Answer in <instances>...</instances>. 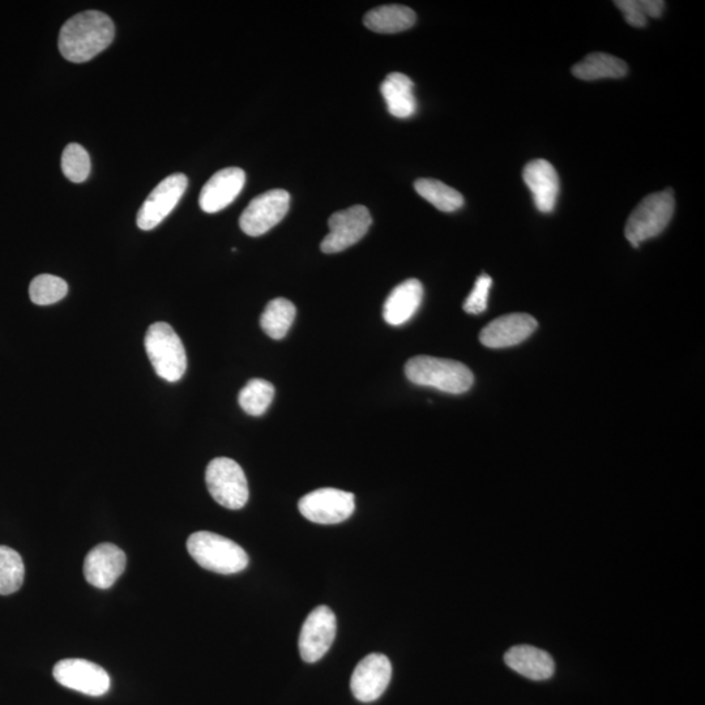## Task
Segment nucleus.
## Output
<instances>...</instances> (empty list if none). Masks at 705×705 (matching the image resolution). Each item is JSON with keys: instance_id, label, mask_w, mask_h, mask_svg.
I'll list each match as a JSON object with an SVG mask.
<instances>
[{"instance_id": "f8f14e48", "label": "nucleus", "mask_w": 705, "mask_h": 705, "mask_svg": "<svg viewBox=\"0 0 705 705\" xmlns=\"http://www.w3.org/2000/svg\"><path fill=\"white\" fill-rule=\"evenodd\" d=\"M55 681L67 689L89 696H102L110 689V677L104 668L81 658H67L54 666Z\"/></svg>"}, {"instance_id": "0eeeda50", "label": "nucleus", "mask_w": 705, "mask_h": 705, "mask_svg": "<svg viewBox=\"0 0 705 705\" xmlns=\"http://www.w3.org/2000/svg\"><path fill=\"white\" fill-rule=\"evenodd\" d=\"M298 508L311 523L331 525L348 520L356 510V502L352 493L326 487L302 497Z\"/></svg>"}, {"instance_id": "2eb2a0df", "label": "nucleus", "mask_w": 705, "mask_h": 705, "mask_svg": "<svg viewBox=\"0 0 705 705\" xmlns=\"http://www.w3.org/2000/svg\"><path fill=\"white\" fill-rule=\"evenodd\" d=\"M537 326V320L531 315L520 313L504 315L482 329L480 341L486 348H510L531 337Z\"/></svg>"}, {"instance_id": "9b49d317", "label": "nucleus", "mask_w": 705, "mask_h": 705, "mask_svg": "<svg viewBox=\"0 0 705 705\" xmlns=\"http://www.w3.org/2000/svg\"><path fill=\"white\" fill-rule=\"evenodd\" d=\"M336 615L328 606H318L311 611L299 634V653L303 661L313 664L322 660L335 642Z\"/></svg>"}, {"instance_id": "f257e3e1", "label": "nucleus", "mask_w": 705, "mask_h": 705, "mask_svg": "<svg viewBox=\"0 0 705 705\" xmlns=\"http://www.w3.org/2000/svg\"><path fill=\"white\" fill-rule=\"evenodd\" d=\"M114 37V23L108 15L87 11L64 23L58 45L68 62L84 63L108 49Z\"/></svg>"}, {"instance_id": "6ab92c4d", "label": "nucleus", "mask_w": 705, "mask_h": 705, "mask_svg": "<svg viewBox=\"0 0 705 705\" xmlns=\"http://www.w3.org/2000/svg\"><path fill=\"white\" fill-rule=\"evenodd\" d=\"M508 668L532 679V681H545L554 674L555 664L548 652L542 651L531 645H516L504 656Z\"/></svg>"}, {"instance_id": "cd10ccee", "label": "nucleus", "mask_w": 705, "mask_h": 705, "mask_svg": "<svg viewBox=\"0 0 705 705\" xmlns=\"http://www.w3.org/2000/svg\"><path fill=\"white\" fill-rule=\"evenodd\" d=\"M614 4L622 11L627 23L635 28H644L649 17L658 19L665 10L662 0H618Z\"/></svg>"}, {"instance_id": "1a4fd4ad", "label": "nucleus", "mask_w": 705, "mask_h": 705, "mask_svg": "<svg viewBox=\"0 0 705 705\" xmlns=\"http://www.w3.org/2000/svg\"><path fill=\"white\" fill-rule=\"evenodd\" d=\"M290 207V195L285 190H271L256 196L243 211L239 226L250 237H260L284 219Z\"/></svg>"}, {"instance_id": "5701e85b", "label": "nucleus", "mask_w": 705, "mask_h": 705, "mask_svg": "<svg viewBox=\"0 0 705 705\" xmlns=\"http://www.w3.org/2000/svg\"><path fill=\"white\" fill-rule=\"evenodd\" d=\"M296 314V306L289 299L275 298L264 310L260 318V326L271 339L282 340L293 326Z\"/></svg>"}, {"instance_id": "4468645a", "label": "nucleus", "mask_w": 705, "mask_h": 705, "mask_svg": "<svg viewBox=\"0 0 705 705\" xmlns=\"http://www.w3.org/2000/svg\"><path fill=\"white\" fill-rule=\"evenodd\" d=\"M126 562V554L117 545H98L85 558V579L93 587L109 589L125 572Z\"/></svg>"}, {"instance_id": "393cba45", "label": "nucleus", "mask_w": 705, "mask_h": 705, "mask_svg": "<svg viewBox=\"0 0 705 705\" xmlns=\"http://www.w3.org/2000/svg\"><path fill=\"white\" fill-rule=\"evenodd\" d=\"M275 397V387L267 380L252 379L239 392L238 403L250 416L259 417L271 407Z\"/></svg>"}, {"instance_id": "7ed1b4c3", "label": "nucleus", "mask_w": 705, "mask_h": 705, "mask_svg": "<svg viewBox=\"0 0 705 705\" xmlns=\"http://www.w3.org/2000/svg\"><path fill=\"white\" fill-rule=\"evenodd\" d=\"M405 375L417 386L437 388L452 395L469 391L474 383L472 371L463 363L429 356L409 360Z\"/></svg>"}, {"instance_id": "c85d7f7f", "label": "nucleus", "mask_w": 705, "mask_h": 705, "mask_svg": "<svg viewBox=\"0 0 705 705\" xmlns=\"http://www.w3.org/2000/svg\"><path fill=\"white\" fill-rule=\"evenodd\" d=\"M62 170L71 182L87 181L91 174V157L85 148L76 143L68 144L62 155Z\"/></svg>"}, {"instance_id": "f03ea898", "label": "nucleus", "mask_w": 705, "mask_h": 705, "mask_svg": "<svg viewBox=\"0 0 705 705\" xmlns=\"http://www.w3.org/2000/svg\"><path fill=\"white\" fill-rule=\"evenodd\" d=\"M187 550L200 567L216 574H238L249 566L246 551L220 534L204 531L191 534Z\"/></svg>"}, {"instance_id": "ddd939ff", "label": "nucleus", "mask_w": 705, "mask_h": 705, "mask_svg": "<svg viewBox=\"0 0 705 705\" xmlns=\"http://www.w3.org/2000/svg\"><path fill=\"white\" fill-rule=\"evenodd\" d=\"M392 677V665L387 656L380 653H371L357 665L350 689L356 699L363 703L378 700L386 692Z\"/></svg>"}, {"instance_id": "f3484780", "label": "nucleus", "mask_w": 705, "mask_h": 705, "mask_svg": "<svg viewBox=\"0 0 705 705\" xmlns=\"http://www.w3.org/2000/svg\"><path fill=\"white\" fill-rule=\"evenodd\" d=\"M523 178L538 211L553 212L559 194V177L554 166L546 160L531 161L524 168Z\"/></svg>"}, {"instance_id": "c756f323", "label": "nucleus", "mask_w": 705, "mask_h": 705, "mask_svg": "<svg viewBox=\"0 0 705 705\" xmlns=\"http://www.w3.org/2000/svg\"><path fill=\"white\" fill-rule=\"evenodd\" d=\"M491 285H493V279L490 276L482 275L478 277L472 293L469 294L467 301L464 302L465 313L472 315L484 313Z\"/></svg>"}, {"instance_id": "bb28decb", "label": "nucleus", "mask_w": 705, "mask_h": 705, "mask_svg": "<svg viewBox=\"0 0 705 705\" xmlns=\"http://www.w3.org/2000/svg\"><path fill=\"white\" fill-rule=\"evenodd\" d=\"M68 285L61 277L40 275L34 277L29 286V297L38 306L54 305L67 296Z\"/></svg>"}, {"instance_id": "6e6552de", "label": "nucleus", "mask_w": 705, "mask_h": 705, "mask_svg": "<svg viewBox=\"0 0 705 705\" xmlns=\"http://www.w3.org/2000/svg\"><path fill=\"white\" fill-rule=\"evenodd\" d=\"M373 217L363 205H354L344 211L333 213L328 220L329 233L320 249L324 254H337L356 245L369 232Z\"/></svg>"}, {"instance_id": "423d86ee", "label": "nucleus", "mask_w": 705, "mask_h": 705, "mask_svg": "<svg viewBox=\"0 0 705 705\" xmlns=\"http://www.w3.org/2000/svg\"><path fill=\"white\" fill-rule=\"evenodd\" d=\"M209 494L228 510H241L249 502L250 491L241 465L228 457L212 460L205 472Z\"/></svg>"}, {"instance_id": "a878e982", "label": "nucleus", "mask_w": 705, "mask_h": 705, "mask_svg": "<svg viewBox=\"0 0 705 705\" xmlns=\"http://www.w3.org/2000/svg\"><path fill=\"white\" fill-rule=\"evenodd\" d=\"M25 566L16 550L0 545V595L19 591L24 583Z\"/></svg>"}, {"instance_id": "a211bd4d", "label": "nucleus", "mask_w": 705, "mask_h": 705, "mask_svg": "<svg viewBox=\"0 0 705 705\" xmlns=\"http://www.w3.org/2000/svg\"><path fill=\"white\" fill-rule=\"evenodd\" d=\"M423 299V286L416 279L401 282L388 296L383 318L390 326H403L416 315Z\"/></svg>"}, {"instance_id": "aec40b11", "label": "nucleus", "mask_w": 705, "mask_h": 705, "mask_svg": "<svg viewBox=\"0 0 705 705\" xmlns=\"http://www.w3.org/2000/svg\"><path fill=\"white\" fill-rule=\"evenodd\" d=\"M413 89V81L400 72H393L384 79L380 85V92L393 117L407 119L416 113L417 101Z\"/></svg>"}, {"instance_id": "4be33fe9", "label": "nucleus", "mask_w": 705, "mask_h": 705, "mask_svg": "<svg viewBox=\"0 0 705 705\" xmlns=\"http://www.w3.org/2000/svg\"><path fill=\"white\" fill-rule=\"evenodd\" d=\"M628 66L622 59L605 53H593L572 67V74L585 81L619 79L626 76Z\"/></svg>"}, {"instance_id": "412c9836", "label": "nucleus", "mask_w": 705, "mask_h": 705, "mask_svg": "<svg viewBox=\"0 0 705 705\" xmlns=\"http://www.w3.org/2000/svg\"><path fill=\"white\" fill-rule=\"evenodd\" d=\"M416 12L412 8L390 4L380 6L367 12L363 23L366 28L376 33L392 34L408 31L416 24Z\"/></svg>"}, {"instance_id": "9d476101", "label": "nucleus", "mask_w": 705, "mask_h": 705, "mask_svg": "<svg viewBox=\"0 0 705 705\" xmlns=\"http://www.w3.org/2000/svg\"><path fill=\"white\" fill-rule=\"evenodd\" d=\"M188 186L185 174L175 173L166 177L149 194L138 213V226L141 230L157 228L177 207Z\"/></svg>"}, {"instance_id": "b1692460", "label": "nucleus", "mask_w": 705, "mask_h": 705, "mask_svg": "<svg viewBox=\"0 0 705 705\" xmlns=\"http://www.w3.org/2000/svg\"><path fill=\"white\" fill-rule=\"evenodd\" d=\"M417 194L422 196L435 208L442 212H455L464 205L463 195L455 188L447 186L446 183L437 179L422 178L414 182Z\"/></svg>"}, {"instance_id": "39448f33", "label": "nucleus", "mask_w": 705, "mask_h": 705, "mask_svg": "<svg viewBox=\"0 0 705 705\" xmlns=\"http://www.w3.org/2000/svg\"><path fill=\"white\" fill-rule=\"evenodd\" d=\"M674 209L672 190L648 195L628 217L625 229L627 241L638 249L640 243L660 235L672 220Z\"/></svg>"}, {"instance_id": "dca6fc26", "label": "nucleus", "mask_w": 705, "mask_h": 705, "mask_svg": "<svg viewBox=\"0 0 705 705\" xmlns=\"http://www.w3.org/2000/svg\"><path fill=\"white\" fill-rule=\"evenodd\" d=\"M246 174L239 168L220 170L205 183L200 192L199 204L205 213H217L232 204L241 194Z\"/></svg>"}, {"instance_id": "20e7f679", "label": "nucleus", "mask_w": 705, "mask_h": 705, "mask_svg": "<svg viewBox=\"0 0 705 705\" xmlns=\"http://www.w3.org/2000/svg\"><path fill=\"white\" fill-rule=\"evenodd\" d=\"M145 350L160 378L169 383L178 382L187 370V356L181 339L168 323H155L145 335Z\"/></svg>"}]
</instances>
